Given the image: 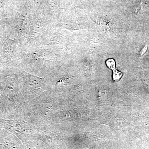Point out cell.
I'll return each instance as SVG.
<instances>
[{
	"mask_svg": "<svg viewBox=\"0 0 149 149\" xmlns=\"http://www.w3.org/2000/svg\"><path fill=\"white\" fill-rule=\"evenodd\" d=\"M2 125L17 136L22 134L31 127L27 123L22 120H7L1 119Z\"/></svg>",
	"mask_w": 149,
	"mask_h": 149,
	"instance_id": "obj_1",
	"label": "cell"
},
{
	"mask_svg": "<svg viewBox=\"0 0 149 149\" xmlns=\"http://www.w3.org/2000/svg\"><path fill=\"white\" fill-rule=\"evenodd\" d=\"M113 79L116 82L120 80V78L122 77L123 74L121 72L117 71L116 69L113 70Z\"/></svg>",
	"mask_w": 149,
	"mask_h": 149,
	"instance_id": "obj_2",
	"label": "cell"
},
{
	"mask_svg": "<svg viewBox=\"0 0 149 149\" xmlns=\"http://www.w3.org/2000/svg\"><path fill=\"white\" fill-rule=\"evenodd\" d=\"M106 64L107 66L109 69H111L112 70L116 69L115 62L113 59H109L107 60Z\"/></svg>",
	"mask_w": 149,
	"mask_h": 149,
	"instance_id": "obj_3",
	"label": "cell"
},
{
	"mask_svg": "<svg viewBox=\"0 0 149 149\" xmlns=\"http://www.w3.org/2000/svg\"><path fill=\"white\" fill-rule=\"evenodd\" d=\"M0 88H1V85H0Z\"/></svg>",
	"mask_w": 149,
	"mask_h": 149,
	"instance_id": "obj_4",
	"label": "cell"
}]
</instances>
